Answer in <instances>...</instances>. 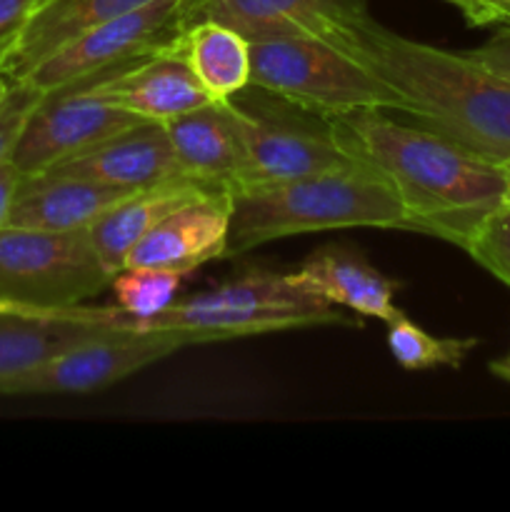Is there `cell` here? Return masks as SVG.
<instances>
[{"instance_id":"1","label":"cell","mask_w":510,"mask_h":512,"mask_svg":"<svg viewBox=\"0 0 510 512\" xmlns=\"http://www.w3.org/2000/svg\"><path fill=\"white\" fill-rule=\"evenodd\" d=\"M328 123L350 158L393 185L410 233L465 250L483 220L503 205V170L428 125L400 123L383 108L355 110Z\"/></svg>"},{"instance_id":"2","label":"cell","mask_w":510,"mask_h":512,"mask_svg":"<svg viewBox=\"0 0 510 512\" xmlns=\"http://www.w3.org/2000/svg\"><path fill=\"white\" fill-rule=\"evenodd\" d=\"M333 45L393 85L408 100L410 118L490 163L510 158V80L468 53L405 38L370 15Z\"/></svg>"},{"instance_id":"3","label":"cell","mask_w":510,"mask_h":512,"mask_svg":"<svg viewBox=\"0 0 510 512\" xmlns=\"http://www.w3.org/2000/svg\"><path fill=\"white\" fill-rule=\"evenodd\" d=\"M228 255L293 235L343 228L408 230V213L393 185L365 163L320 170L278 183L230 190Z\"/></svg>"},{"instance_id":"4","label":"cell","mask_w":510,"mask_h":512,"mask_svg":"<svg viewBox=\"0 0 510 512\" xmlns=\"http://www.w3.org/2000/svg\"><path fill=\"white\" fill-rule=\"evenodd\" d=\"M98 323L130 330H175L203 343L245 335L283 333L318 325H358L355 315L340 313L333 303L295 273L250 270L205 293L175 300L163 313L133 320L118 308H90Z\"/></svg>"},{"instance_id":"5","label":"cell","mask_w":510,"mask_h":512,"mask_svg":"<svg viewBox=\"0 0 510 512\" xmlns=\"http://www.w3.org/2000/svg\"><path fill=\"white\" fill-rule=\"evenodd\" d=\"M250 85L325 120L365 108L410 113L408 100L393 85L318 38L250 43Z\"/></svg>"},{"instance_id":"6","label":"cell","mask_w":510,"mask_h":512,"mask_svg":"<svg viewBox=\"0 0 510 512\" xmlns=\"http://www.w3.org/2000/svg\"><path fill=\"white\" fill-rule=\"evenodd\" d=\"M110 278L88 230L0 228V305L70 308L110 288Z\"/></svg>"},{"instance_id":"7","label":"cell","mask_w":510,"mask_h":512,"mask_svg":"<svg viewBox=\"0 0 510 512\" xmlns=\"http://www.w3.org/2000/svg\"><path fill=\"white\" fill-rule=\"evenodd\" d=\"M255 90L260 98L248 95V88L230 98L248 158L243 185L278 183L355 163L333 138L328 120L278 95Z\"/></svg>"},{"instance_id":"8","label":"cell","mask_w":510,"mask_h":512,"mask_svg":"<svg viewBox=\"0 0 510 512\" xmlns=\"http://www.w3.org/2000/svg\"><path fill=\"white\" fill-rule=\"evenodd\" d=\"M188 345H200V340L175 330L108 328L20 378L5 395L98 393Z\"/></svg>"},{"instance_id":"9","label":"cell","mask_w":510,"mask_h":512,"mask_svg":"<svg viewBox=\"0 0 510 512\" xmlns=\"http://www.w3.org/2000/svg\"><path fill=\"white\" fill-rule=\"evenodd\" d=\"M180 10L183 0H150L70 40L58 53L35 65L23 80L48 93L73 80L93 78L160 53L180 35Z\"/></svg>"},{"instance_id":"10","label":"cell","mask_w":510,"mask_h":512,"mask_svg":"<svg viewBox=\"0 0 510 512\" xmlns=\"http://www.w3.org/2000/svg\"><path fill=\"white\" fill-rule=\"evenodd\" d=\"M90 80L93 78L73 80L40 98L10 155L20 173H43L60 160L73 158L120 130L143 123L138 115L100 98Z\"/></svg>"},{"instance_id":"11","label":"cell","mask_w":510,"mask_h":512,"mask_svg":"<svg viewBox=\"0 0 510 512\" xmlns=\"http://www.w3.org/2000/svg\"><path fill=\"white\" fill-rule=\"evenodd\" d=\"M368 15L365 0H183L180 33L200 20H215L238 30L250 43L318 38L333 45Z\"/></svg>"},{"instance_id":"12","label":"cell","mask_w":510,"mask_h":512,"mask_svg":"<svg viewBox=\"0 0 510 512\" xmlns=\"http://www.w3.org/2000/svg\"><path fill=\"white\" fill-rule=\"evenodd\" d=\"M230 215L233 195L228 188L210 190L180 205L135 243L125 268L145 265L188 275L210 260L223 258L228 255Z\"/></svg>"},{"instance_id":"13","label":"cell","mask_w":510,"mask_h":512,"mask_svg":"<svg viewBox=\"0 0 510 512\" xmlns=\"http://www.w3.org/2000/svg\"><path fill=\"white\" fill-rule=\"evenodd\" d=\"M90 83L95 93L108 103L155 123L178 118L210 100L183 55L175 53L173 48L145 55L123 68L93 75Z\"/></svg>"},{"instance_id":"14","label":"cell","mask_w":510,"mask_h":512,"mask_svg":"<svg viewBox=\"0 0 510 512\" xmlns=\"http://www.w3.org/2000/svg\"><path fill=\"white\" fill-rule=\"evenodd\" d=\"M108 328L90 318L83 303L70 308L0 305V395L48 360Z\"/></svg>"},{"instance_id":"15","label":"cell","mask_w":510,"mask_h":512,"mask_svg":"<svg viewBox=\"0 0 510 512\" xmlns=\"http://www.w3.org/2000/svg\"><path fill=\"white\" fill-rule=\"evenodd\" d=\"M55 173L80 175V178L98 180L123 190L150 188L155 183L188 175L178 163L173 145L163 123L143 120V123L110 135L103 143L60 160L53 165Z\"/></svg>"},{"instance_id":"16","label":"cell","mask_w":510,"mask_h":512,"mask_svg":"<svg viewBox=\"0 0 510 512\" xmlns=\"http://www.w3.org/2000/svg\"><path fill=\"white\" fill-rule=\"evenodd\" d=\"M163 128L185 173L228 190L245 183L248 158L230 100H208L200 108L165 120Z\"/></svg>"},{"instance_id":"17","label":"cell","mask_w":510,"mask_h":512,"mask_svg":"<svg viewBox=\"0 0 510 512\" xmlns=\"http://www.w3.org/2000/svg\"><path fill=\"white\" fill-rule=\"evenodd\" d=\"M130 193L133 190L113 188L98 180L55 173V170L23 175L10 208L8 225L53 230V233L88 230L105 210Z\"/></svg>"},{"instance_id":"18","label":"cell","mask_w":510,"mask_h":512,"mask_svg":"<svg viewBox=\"0 0 510 512\" xmlns=\"http://www.w3.org/2000/svg\"><path fill=\"white\" fill-rule=\"evenodd\" d=\"M218 188L223 185L208 183V180L193 178V175H175L163 183L150 185V188L133 190L120 203L105 210L88 228L95 253L100 255L110 275H115L120 268H125V260L135 243L148 235L160 220L168 218L180 205Z\"/></svg>"},{"instance_id":"19","label":"cell","mask_w":510,"mask_h":512,"mask_svg":"<svg viewBox=\"0 0 510 512\" xmlns=\"http://www.w3.org/2000/svg\"><path fill=\"white\" fill-rule=\"evenodd\" d=\"M145 3L150 0H40L0 70L10 80L28 78L35 65L70 40Z\"/></svg>"},{"instance_id":"20","label":"cell","mask_w":510,"mask_h":512,"mask_svg":"<svg viewBox=\"0 0 510 512\" xmlns=\"http://www.w3.org/2000/svg\"><path fill=\"white\" fill-rule=\"evenodd\" d=\"M293 273L318 290L335 308H343L360 318H375L385 323L400 310L395 305L398 283L385 278L358 250L328 245L315 250Z\"/></svg>"},{"instance_id":"21","label":"cell","mask_w":510,"mask_h":512,"mask_svg":"<svg viewBox=\"0 0 510 512\" xmlns=\"http://www.w3.org/2000/svg\"><path fill=\"white\" fill-rule=\"evenodd\" d=\"M210 100H230L250 85V40L215 20L188 25L170 45Z\"/></svg>"},{"instance_id":"22","label":"cell","mask_w":510,"mask_h":512,"mask_svg":"<svg viewBox=\"0 0 510 512\" xmlns=\"http://www.w3.org/2000/svg\"><path fill=\"white\" fill-rule=\"evenodd\" d=\"M390 355L405 370H433V368H460L463 360L478 348L475 338H438L410 320L403 310L385 320Z\"/></svg>"},{"instance_id":"23","label":"cell","mask_w":510,"mask_h":512,"mask_svg":"<svg viewBox=\"0 0 510 512\" xmlns=\"http://www.w3.org/2000/svg\"><path fill=\"white\" fill-rule=\"evenodd\" d=\"M183 278L185 275L175 273V270L145 268V265L120 268L110 278L115 308L133 320L153 318L178 300Z\"/></svg>"},{"instance_id":"24","label":"cell","mask_w":510,"mask_h":512,"mask_svg":"<svg viewBox=\"0 0 510 512\" xmlns=\"http://www.w3.org/2000/svg\"><path fill=\"white\" fill-rule=\"evenodd\" d=\"M465 253L510 288V210L505 205L483 220L465 245Z\"/></svg>"},{"instance_id":"25","label":"cell","mask_w":510,"mask_h":512,"mask_svg":"<svg viewBox=\"0 0 510 512\" xmlns=\"http://www.w3.org/2000/svg\"><path fill=\"white\" fill-rule=\"evenodd\" d=\"M43 95L45 90L35 88L30 80H13L10 83V90L0 100V163L10 160L30 113H33Z\"/></svg>"},{"instance_id":"26","label":"cell","mask_w":510,"mask_h":512,"mask_svg":"<svg viewBox=\"0 0 510 512\" xmlns=\"http://www.w3.org/2000/svg\"><path fill=\"white\" fill-rule=\"evenodd\" d=\"M473 28H510V0H445Z\"/></svg>"},{"instance_id":"27","label":"cell","mask_w":510,"mask_h":512,"mask_svg":"<svg viewBox=\"0 0 510 512\" xmlns=\"http://www.w3.org/2000/svg\"><path fill=\"white\" fill-rule=\"evenodd\" d=\"M40 0H0V68Z\"/></svg>"},{"instance_id":"28","label":"cell","mask_w":510,"mask_h":512,"mask_svg":"<svg viewBox=\"0 0 510 512\" xmlns=\"http://www.w3.org/2000/svg\"><path fill=\"white\" fill-rule=\"evenodd\" d=\"M468 55L488 70L498 73L500 78L510 80V30H500L488 43L468 50Z\"/></svg>"},{"instance_id":"29","label":"cell","mask_w":510,"mask_h":512,"mask_svg":"<svg viewBox=\"0 0 510 512\" xmlns=\"http://www.w3.org/2000/svg\"><path fill=\"white\" fill-rule=\"evenodd\" d=\"M20 180H23V173L18 170V165L13 160H3L0 163V228L8 225V215L13 208L15 193L20 188Z\"/></svg>"},{"instance_id":"30","label":"cell","mask_w":510,"mask_h":512,"mask_svg":"<svg viewBox=\"0 0 510 512\" xmlns=\"http://www.w3.org/2000/svg\"><path fill=\"white\" fill-rule=\"evenodd\" d=\"M488 368H490V373L495 375V378H500V380H505V383H510V353L503 355V358L493 360V363H490Z\"/></svg>"},{"instance_id":"31","label":"cell","mask_w":510,"mask_h":512,"mask_svg":"<svg viewBox=\"0 0 510 512\" xmlns=\"http://www.w3.org/2000/svg\"><path fill=\"white\" fill-rule=\"evenodd\" d=\"M503 170V180H505V190H503V205L510 210V158H505L503 163L498 165Z\"/></svg>"},{"instance_id":"32","label":"cell","mask_w":510,"mask_h":512,"mask_svg":"<svg viewBox=\"0 0 510 512\" xmlns=\"http://www.w3.org/2000/svg\"><path fill=\"white\" fill-rule=\"evenodd\" d=\"M10 83H13V80H10L8 75H5L3 70H0V100H3L5 93H8V90H10Z\"/></svg>"},{"instance_id":"33","label":"cell","mask_w":510,"mask_h":512,"mask_svg":"<svg viewBox=\"0 0 510 512\" xmlns=\"http://www.w3.org/2000/svg\"><path fill=\"white\" fill-rule=\"evenodd\" d=\"M505 30H510V28H505Z\"/></svg>"}]
</instances>
